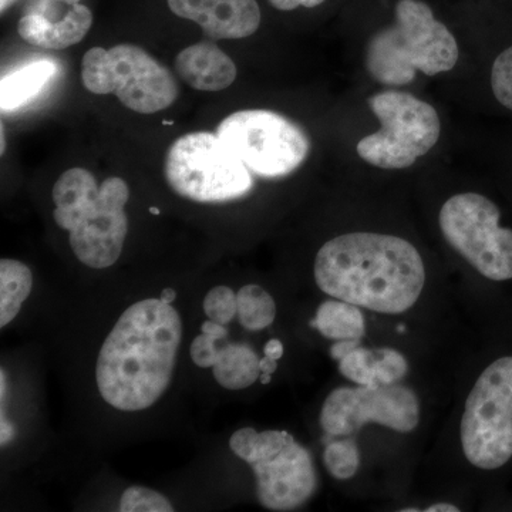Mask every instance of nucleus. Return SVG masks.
Here are the masks:
<instances>
[{"label":"nucleus","instance_id":"4468645a","mask_svg":"<svg viewBox=\"0 0 512 512\" xmlns=\"http://www.w3.org/2000/svg\"><path fill=\"white\" fill-rule=\"evenodd\" d=\"M93 25V13L87 6L74 3L63 18L53 20L39 12L20 19L19 35L29 45L47 50H62L82 42Z\"/></svg>","mask_w":512,"mask_h":512},{"label":"nucleus","instance_id":"a19ab883","mask_svg":"<svg viewBox=\"0 0 512 512\" xmlns=\"http://www.w3.org/2000/svg\"><path fill=\"white\" fill-rule=\"evenodd\" d=\"M397 330H399V332H404V330H406V329H404L403 326H399V329H397Z\"/></svg>","mask_w":512,"mask_h":512},{"label":"nucleus","instance_id":"393cba45","mask_svg":"<svg viewBox=\"0 0 512 512\" xmlns=\"http://www.w3.org/2000/svg\"><path fill=\"white\" fill-rule=\"evenodd\" d=\"M204 312L208 319L228 325L237 316V293L228 286H215L205 296Z\"/></svg>","mask_w":512,"mask_h":512},{"label":"nucleus","instance_id":"72a5a7b5","mask_svg":"<svg viewBox=\"0 0 512 512\" xmlns=\"http://www.w3.org/2000/svg\"><path fill=\"white\" fill-rule=\"evenodd\" d=\"M426 511L427 512H458L460 510H458L456 505L440 503V504L430 505L429 508H426Z\"/></svg>","mask_w":512,"mask_h":512},{"label":"nucleus","instance_id":"412c9836","mask_svg":"<svg viewBox=\"0 0 512 512\" xmlns=\"http://www.w3.org/2000/svg\"><path fill=\"white\" fill-rule=\"evenodd\" d=\"M82 79L84 87L94 94L114 92L113 72L109 52L103 47H93L83 57Z\"/></svg>","mask_w":512,"mask_h":512},{"label":"nucleus","instance_id":"a211bd4d","mask_svg":"<svg viewBox=\"0 0 512 512\" xmlns=\"http://www.w3.org/2000/svg\"><path fill=\"white\" fill-rule=\"evenodd\" d=\"M313 328L332 340H360L365 336L363 313L353 303L330 299L319 306Z\"/></svg>","mask_w":512,"mask_h":512},{"label":"nucleus","instance_id":"39448f33","mask_svg":"<svg viewBox=\"0 0 512 512\" xmlns=\"http://www.w3.org/2000/svg\"><path fill=\"white\" fill-rule=\"evenodd\" d=\"M229 447L254 470L256 495L266 510L293 511L315 494L318 476L311 454L288 431L244 427L232 434Z\"/></svg>","mask_w":512,"mask_h":512},{"label":"nucleus","instance_id":"5701e85b","mask_svg":"<svg viewBox=\"0 0 512 512\" xmlns=\"http://www.w3.org/2000/svg\"><path fill=\"white\" fill-rule=\"evenodd\" d=\"M121 512H173V504L165 495L150 488L133 485L121 495Z\"/></svg>","mask_w":512,"mask_h":512},{"label":"nucleus","instance_id":"cd10ccee","mask_svg":"<svg viewBox=\"0 0 512 512\" xmlns=\"http://www.w3.org/2000/svg\"><path fill=\"white\" fill-rule=\"evenodd\" d=\"M217 340L212 339L211 336L201 333L191 343V359L198 367L202 369H211L215 363L220 359L221 349L215 346Z\"/></svg>","mask_w":512,"mask_h":512},{"label":"nucleus","instance_id":"f257e3e1","mask_svg":"<svg viewBox=\"0 0 512 512\" xmlns=\"http://www.w3.org/2000/svg\"><path fill=\"white\" fill-rule=\"evenodd\" d=\"M183 339L180 313L161 299L131 305L109 333L96 366L104 402L121 412L156 404L173 379Z\"/></svg>","mask_w":512,"mask_h":512},{"label":"nucleus","instance_id":"ddd939ff","mask_svg":"<svg viewBox=\"0 0 512 512\" xmlns=\"http://www.w3.org/2000/svg\"><path fill=\"white\" fill-rule=\"evenodd\" d=\"M178 18L192 20L210 39H244L261 23L256 0H167Z\"/></svg>","mask_w":512,"mask_h":512},{"label":"nucleus","instance_id":"f3484780","mask_svg":"<svg viewBox=\"0 0 512 512\" xmlns=\"http://www.w3.org/2000/svg\"><path fill=\"white\" fill-rule=\"evenodd\" d=\"M259 357L244 343H231L221 349L220 359L212 367L215 380L228 390H242L259 380Z\"/></svg>","mask_w":512,"mask_h":512},{"label":"nucleus","instance_id":"7ed1b4c3","mask_svg":"<svg viewBox=\"0 0 512 512\" xmlns=\"http://www.w3.org/2000/svg\"><path fill=\"white\" fill-rule=\"evenodd\" d=\"M56 224L70 232V247L82 264L109 268L119 261L128 232L126 181L110 177L97 185L84 168L60 175L52 192Z\"/></svg>","mask_w":512,"mask_h":512},{"label":"nucleus","instance_id":"0eeeda50","mask_svg":"<svg viewBox=\"0 0 512 512\" xmlns=\"http://www.w3.org/2000/svg\"><path fill=\"white\" fill-rule=\"evenodd\" d=\"M382 123L377 133L362 138L357 154L383 170H403L436 146L441 123L436 109L410 93L384 92L369 100Z\"/></svg>","mask_w":512,"mask_h":512},{"label":"nucleus","instance_id":"b1692460","mask_svg":"<svg viewBox=\"0 0 512 512\" xmlns=\"http://www.w3.org/2000/svg\"><path fill=\"white\" fill-rule=\"evenodd\" d=\"M375 360V352L359 346L348 356L339 360V372L350 382L359 384V386H375L377 384L375 369H373Z\"/></svg>","mask_w":512,"mask_h":512},{"label":"nucleus","instance_id":"7c9ffc66","mask_svg":"<svg viewBox=\"0 0 512 512\" xmlns=\"http://www.w3.org/2000/svg\"><path fill=\"white\" fill-rule=\"evenodd\" d=\"M201 333L211 336L212 339L220 340L227 338L228 330L224 325H221V323L214 322V320L210 319L202 323Z\"/></svg>","mask_w":512,"mask_h":512},{"label":"nucleus","instance_id":"dca6fc26","mask_svg":"<svg viewBox=\"0 0 512 512\" xmlns=\"http://www.w3.org/2000/svg\"><path fill=\"white\" fill-rule=\"evenodd\" d=\"M55 72V64L42 60L26 64L8 76H3L0 83L2 111L19 109L23 104L35 99Z\"/></svg>","mask_w":512,"mask_h":512},{"label":"nucleus","instance_id":"473e14b6","mask_svg":"<svg viewBox=\"0 0 512 512\" xmlns=\"http://www.w3.org/2000/svg\"><path fill=\"white\" fill-rule=\"evenodd\" d=\"M259 369H261V373L274 375L276 369H278V360L265 356L264 359L259 360Z\"/></svg>","mask_w":512,"mask_h":512},{"label":"nucleus","instance_id":"2eb2a0df","mask_svg":"<svg viewBox=\"0 0 512 512\" xmlns=\"http://www.w3.org/2000/svg\"><path fill=\"white\" fill-rule=\"evenodd\" d=\"M175 70L188 86L201 92H221L237 79L234 60L211 42L184 49L175 60Z\"/></svg>","mask_w":512,"mask_h":512},{"label":"nucleus","instance_id":"bb28decb","mask_svg":"<svg viewBox=\"0 0 512 512\" xmlns=\"http://www.w3.org/2000/svg\"><path fill=\"white\" fill-rule=\"evenodd\" d=\"M379 357H376L375 380L377 384H393L400 382L407 375V360L402 353L393 349L377 350Z\"/></svg>","mask_w":512,"mask_h":512},{"label":"nucleus","instance_id":"20e7f679","mask_svg":"<svg viewBox=\"0 0 512 512\" xmlns=\"http://www.w3.org/2000/svg\"><path fill=\"white\" fill-rule=\"evenodd\" d=\"M457 60L456 39L420 0H399L396 23L376 33L366 53L370 76L389 86L409 84L417 72H448Z\"/></svg>","mask_w":512,"mask_h":512},{"label":"nucleus","instance_id":"58836bf2","mask_svg":"<svg viewBox=\"0 0 512 512\" xmlns=\"http://www.w3.org/2000/svg\"><path fill=\"white\" fill-rule=\"evenodd\" d=\"M56 2L66 3V5H74V3H80V0H56Z\"/></svg>","mask_w":512,"mask_h":512},{"label":"nucleus","instance_id":"4be33fe9","mask_svg":"<svg viewBox=\"0 0 512 512\" xmlns=\"http://www.w3.org/2000/svg\"><path fill=\"white\" fill-rule=\"evenodd\" d=\"M323 463L333 477L349 480L360 467V451L352 439L329 440L323 453Z\"/></svg>","mask_w":512,"mask_h":512},{"label":"nucleus","instance_id":"6ab92c4d","mask_svg":"<svg viewBox=\"0 0 512 512\" xmlns=\"http://www.w3.org/2000/svg\"><path fill=\"white\" fill-rule=\"evenodd\" d=\"M33 276L29 266L15 259L0 261V328L18 316L32 292Z\"/></svg>","mask_w":512,"mask_h":512},{"label":"nucleus","instance_id":"e433bc0d","mask_svg":"<svg viewBox=\"0 0 512 512\" xmlns=\"http://www.w3.org/2000/svg\"><path fill=\"white\" fill-rule=\"evenodd\" d=\"M13 3H15V0H0V9H2V12H5Z\"/></svg>","mask_w":512,"mask_h":512},{"label":"nucleus","instance_id":"4c0bfd02","mask_svg":"<svg viewBox=\"0 0 512 512\" xmlns=\"http://www.w3.org/2000/svg\"><path fill=\"white\" fill-rule=\"evenodd\" d=\"M272 375H268V373H261V376H259V382L262 384H269L271 383Z\"/></svg>","mask_w":512,"mask_h":512},{"label":"nucleus","instance_id":"f03ea898","mask_svg":"<svg viewBox=\"0 0 512 512\" xmlns=\"http://www.w3.org/2000/svg\"><path fill=\"white\" fill-rule=\"evenodd\" d=\"M313 272L326 295L389 315L409 311L426 282L423 259L410 242L375 232L330 239Z\"/></svg>","mask_w":512,"mask_h":512},{"label":"nucleus","instance_id":"f704fd0d","mask_svg":"<svg viewBox=\"0 0 512 512\" xmlns=\"http://www.w3.org/2000/svg\"><path fill=\"white\" fill-rule=\"evenodd\" d=\"M13 434H15L13 427L9 423L5 424V421L2 420V446H5L12 439Z\"/></svg>","mask_w":512,"mask_h":512},{"label":"nucleus","instance_id":"aec40b11","mask_svg":"<svg viewBox=\"0 0 512 512\" xmlns=\"http://www.w3.org/2000/svg\"><path fill=\"white\" fill-rule=\"evenodd\" d=\"M238 320L245 329L256 332L271 326L276 318L274 298L258 285H247L237 293Z\"/></svg>","mask_w":512,"mask_h":512},{"label":"nucleus","instance_id":"2f4dec72","mask_svg":"<svg viewBox=\"0 0 512 512\" xmlns=\"http://www.w3.org/2000/svg\"><path fill=\"white\" fill-rule=\"evenodd\" d=\"M264 353L265 356L271 357V359H282V356H284V345H282L281 340L271 339L266 343Z\"/></svg>","mask_w":512,"mask_h":512},{"label":"nucleus","instance_id":"f8f14e48","mask_svg":"<svg viewBox=\"0 0 512 512\" xmlns=\"http://www.w3.org/2000/svg\"><path fill=\"white\" fill-rule=\"evenodd\" d=\"M114 94L127 109L154 114L168 109L177 100L178 86L173 74L134 45L109 50Z\"/></svg>","mask_w":512,"mask_h":512},{"label":"nucleus","instance_id":"c756f323","mask_svg":"<svg viewBox=\"0 0 512 512\" xmlns=\"http://www.w3.org/2000/svg\"><path fill=\"white\" fill-rule=\"evenodd\" d=\"M360 340H336L335 345L330 349V356L335 360H342L343 357L352 353L353 350L359 348Z\"/></svg>","mask_w":512,"mask_h":512},{"label":"nucleus","instance_id":"c9c22d12","mask_svg":"<svg viewBox=\"0 0 512 512\" xmlns=\"http://www.w3.org/2000/svg\"><path fill=\"white\" fill-rule=\"evenodd\" d=\"M175 298H177V292H175L173 288H167L161 292V301L168 303V305H171V303L175 301Z\"/></svg>","mask_w":512,"mask_h":512},{"label":"nucleus","instance_id":"423d86ee","mask_svg":"<svg viewBox=\"0 0 512 512\" xmlns=\"http://www.w3.org/2000/svg\"><path fill=\"white\" fill-rule=\"evenodd\" d=\"M167 183L195 202H225L252 188L251 171L215 134L198 131L177 138L164 164Z\"/></svg>","mask_w":512,"mask_h":512},{"label":"nucleus","instance_id":"c85d7f7f","mask_svg":"<svg viewBox=\"0 0 512 512\" xmlns=\"http://www.w3.org/2000/svg\"><path fill=\"white\" fill-rule=\"evenodd\" d=\"M325 0H269L272 6L278 10H295L299 6H305V8H316V6L322 5Z\"/></svg>","mask_w":512,"mask_h":512},{"label":"nucleus","instance_id":"6e6552de","mask_svg":"<svg viewBox=\"0 0 512 512\" xmlns=\"http://www.w3.org/2000/svg\"><path fill=\"white\" fill-rule=\"evenodd\" d=\"M464 456L481 470L512 457V357H501L478 377L461 419Z\"/></svg>","mask_w":512,"mask_h":512},{"label":"nucleus","instance_id":"a878e982","mask_svg":"<svg viewBox=\"0 0 512 512\" xmlns=\"http://www.w3.org/2000/svg\"><path fill=\"white\" fill-rule=\"evenodd\" d=\"M491 87L495 99L512 110V46L495 59L491 72Z\"/></svg>","mask_w":512,"mask_h":512},{"label":"nucleus","instance_id":"9b49d317","mask_svg":"<svg viewBox=\"0 0 512 512\" xmlns=\"http://www.w3.org/2000/svg\"><path fill=\"white\" fill-rule=\"evenodd\" d=\"M419 420V399L399 383L340 387L326 397L320 412V426L329 439L350 436L366 423L410 433Z\"/></svg>","mask_w":512,"mask_h":512},{"label":"nucleus","instance_id":"1a4fd4ad","mask_svg":"<svg viewBox=\"0 0 512 512\" xmlns=\"http://www.w3.org/2000/svg\"><path fill=\"white\" fill-rule=\"evenodd\" d=\"M217 136L251 173L285 177L309 154V138L291 120L269 110H242L222 120Z\"/></svg>","mask_w":512,"mask_h":512},{"label":"nucleus","instance_id":"9d476101","mask_svg":"<svg viewBox=\"0 0 512 512\" xmlns=\"http://www.w3.org/2000/svg\"><path fill=\"white\" fill-rule=\"evenodd\" d=\"M440 228L458 254L491 281L512 279V231L500 227V210L476 192L458 194L441 208Z\"/></svg>","mask_w":512,"mask_h":512},{"label":"nucleus","instance_id":"ea45409f","mask_svg":"<svg viewBox=\"0 0 512 512\" xmlns=\"http://www.w3.org/2000/svg\"><path fill=\"white\" fill-rule=\"evenodd\" d=\"M150 212H151V214H156V215L160 214V211H158L157 208H150Z\"/></svg>","mask_w":512,"mask_h":512}]
</instances>
